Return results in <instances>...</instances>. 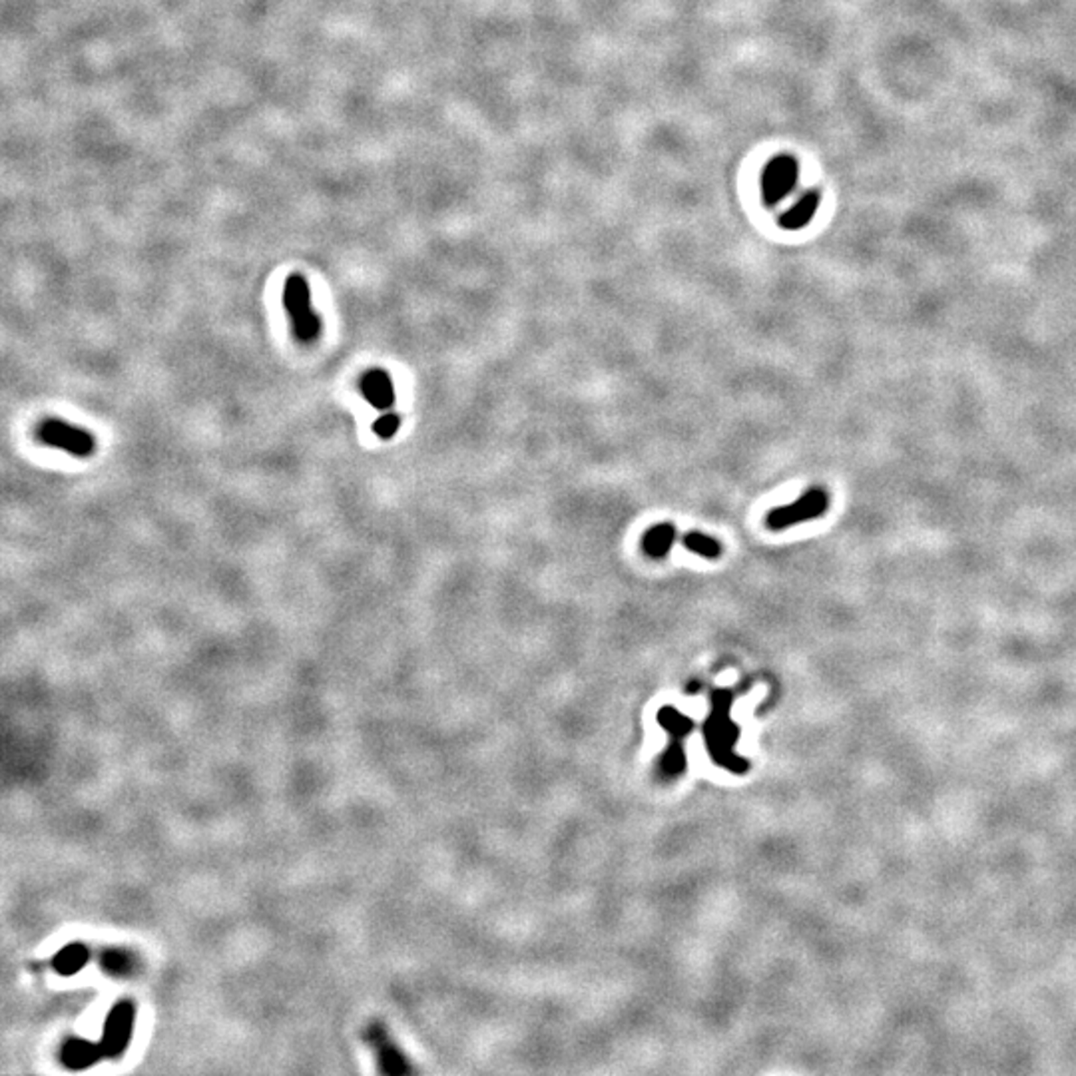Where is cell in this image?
I'll return each instance as SVG.
<instances>
[{"instance_id": "1", "label": "cell", "mask_w": 1076, "mask_h": 1076, "mask_svg": "<svg viewBox=\"0 0 1076 1076\" xmlns=\"http://www.w3.org/2000/svg\"><path fill=\"white\" fill-rule=\"evenodd\" d=\"M283 307L294 325L299 342H314L321 333V319L311 307V291L307 279L301 273H291L283 286Z\"/></svg>"}, {"instance_id": "2", "label": "cell", "mask_w": 1076, "mask_h": 1076, "mask_svg": "<svg viewBox=\"0 0 1076 1076\" xmlns=\"http://www.w3.org/2000/svg\"><path fill=\"white\" fill-rule=\"evenodd\" d=\"M827 508H829L827 493L824 488L814 487V488H809L807 493L801 495L798 500H794L791 505L778 506V508H773V511H770L766 516V524L770 531H783V528H789L794 524L819 518L827 511Z\"/></svg>"}, {"instance_id": "3", "label": "cell", "mask_w": 1076, "mask_h": 1076, "mask_svg": "<svg viewBox=\"0 0 1076 1076\" xmlns=\"http://www.w3.org/2000/svg\"><path fill=\"white\" fill-rule=\"evenodd\" d=\"M36 435L44 445L66 451L74 457H90L96 449V441L87 429L74 427L62 419H44L36 429Z\"/></svg>"}, {"instance_id": "4", "label": "cell", "mask_w": 1076, "mask_h": 1076, "mask_svg": "<svg viewBox=\"0 0 1076 1076\" xmlns=\"http://www.w3.org/2000/svg\"><path fill=\"white\" fill-rule=\"evenodd\" d=\"M799 169L794 158L778 156L763 168L761 174V196L766 204L776 205L796 187Z\"/></svg>"}, {"instance_id": "5", "label": "cell", "mask_w": 1076, "mask_h": 1076, "mask_svg": "<svg viewBox=\"0 0 1076 1076\" xmlns=\"http://www.w3.org/2000/svg\"><path fill=\"white\" fill-rule=\"evenodd\" d=\"M132 1021H134V1008L130 1003H120L110 1011L106 1033H104L102 1049L110 1056H116L126 1049L132 1035Z\"/></svg>"}, {"instance_id": "6", "label": "cell", "mask_w": 1076, "mask_h": 1076, "mask_svg": "<svg viewBox=\"0 0 1076 1076\" xmlns=\"http://www.w3.org/2000/svg\"><path fill=\"white\" fill-rule=\"evenodd\" d=\"M361 391L363 397L371 403V407L379 411L389 409L395 401L393 381L389 373L383 369L367 371L361 379Z\"/></svg>"}, {"instance_id": "7", "label": "cell", "mask_w": 1076, "mask_h": 1076, "mask_svg": "<svg viewBox=\"0 0 1076 1076\" xmlns=\"http://www.w3.org/2000/svg\"><path fill=\"white\" fill-rule=\"evenodd\" d=\"M674 543L676 526L670 523H660L650 526L646 534L642 536V551H644L650 559H664V556L672 551Z\"/></svg>"}, {"instance_id": "8", "label": "cell", "mask_w": 1076, "mask_h": 1076, "mask_svg": "<svg viewBox=\"0 0 1076 1076\" xmlns=\"http://www.w3.org/2000/svg\"><path fill=\"white\" fill-rule=\"evenodd\" d=\"M819 207V194L817 192H807L799 197V200L789 207V210L781 215L780 223L783 225L786 230H799L804 228L814 218L816 212Z\"/></svg>"}, {"instance_id": "9", "label": "cell", "mask_w": 1076, "mask_h": 1076, "mask_svg": "<svg viewBox=\"0 0 1076 1076\" xmlns=\"http://www.w3.org/2000/svg\"><path fill=\"white\" fill-rule=\"evenodd\" d=\"M682 544L686 551H690L698 556H702V559L707 561H714V559H720L722 556V544L716 541V538L707 536L700 531H690L682 536Z\"/></svg>"}, {"instance_id": "10", "label": "cell", "mask_w": 1076, "mask_h": 1076, "mask_svg": "<svg viewBox=\"0 0 1076 1076\" xmlns=\"http://www.w3.org/2000/svg\"><path fill=\"white\" fill-rule=\"evenodd\" d=\"M96 1056H98L96 1046H94L92 1043H82V1041L68 1043V1046H66L62 1053L64 1062L72 1066V1069H80V1066L90 1064L94 1059H96Z\"/></svg>"}, {"instance_id": "11", "label": "cell", "mask_w": 1076, "mask_h": 1076, "mask_svg": "<svg viewBox=\"0 0 1076 1076\" xmlns=\"http://www.w3.org/2000/svg\"><path fill=\"white\" fill-rule=\"evenodd\" d=\"M84 962H87V949L74 945V947H68L60 953L59 959H56V967H59V971H62V973L70 975V973H77L78 969H82Z\"/></svg>"}, {"instance_id": "12", "label": "cell", "mask_w": 1076, "mask_h": 1076, "mask_svg": "<svg viewBox=\"0 0 1076 1076\" xmlns=\"http://www.w3.org/2000/svg\"><path fill=\"white\" fill-rule=\"evenodd\" d=\"M399 427H401V415H397V413H385L373 423L375 435L381 439H391L395 433L399 431Z\"/></svg>"}]
</instances>
